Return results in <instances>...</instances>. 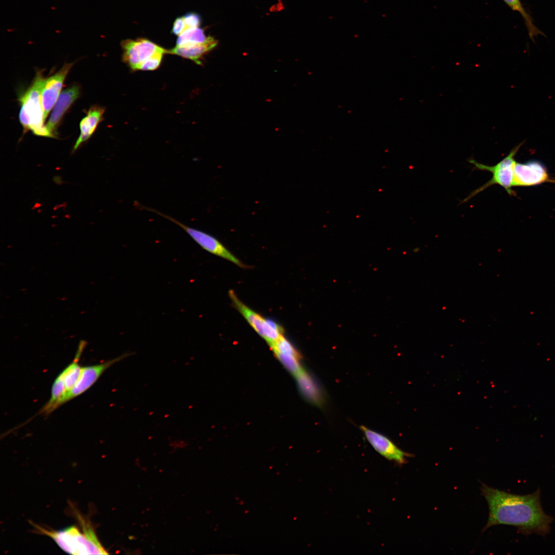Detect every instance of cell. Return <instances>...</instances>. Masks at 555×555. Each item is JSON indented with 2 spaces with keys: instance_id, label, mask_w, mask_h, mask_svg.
Masks as SVG:
<instances>
[{
  "instance_id": "6da1fadb",
  "label": "cell",
  "mask_w": 555,
  "mask_h": 555,
  "mask_svg": "<svg viewBox=\"0 0 555 555\" xmlns=\"http://www.w3.org/2000/svg\"><path fill=\"white\" fill-rule=\"evenodd\" d=\"M482 494L489 507V517L483 530L498 525L513 526L523 534L545 536L550 531L553 518L543 509L541 492L516 495L483 484Z\"/></svg>"
},
{
  "instance_id": "7a4b0ae2",
  "label": "cell",
  "mask_w": 555,
  "mask_h": 555,
  "mask_svg": "<svg viewBox=\"0 0 555 555\" xmlns=\"http://www.w3.org/2000/svg\"><path fill=\"white\" fill-rule=\"evenodd\" d=\"M43 534L52 538L64 551L71 554H106L108 553L98 540L94 530L86 523L83 533L75 526L60 530H48L37 526Z\"/></svg>"
},
{
  "instance_id": "3957f363",
  "label": "cell",
  "mask_w": 555,
  "mask_h": 555,
  "mask_svg": "<svg viewBox=\"0 0 555 555\" xmlns=\"http://www.w3.org/2000/svg\"><path fill=\"white\" fill-rule=\"evenodd\" d=\"M45 81L42 71H38L30 86L19 98L21 104L19 120L24 133L31 131L36 136L51 138L44 125L41 92Z\"/></svg>"
},
{
  "instance_id": "277c9868",
  "label": "cell",
  "mask_w": 555,
  "mask_h": 555,
  "mask_svg": "<svg viewBox=\"0 0 555 555\" xmlns=\"http://www.w3.org/2000/svg\"><path fill=\"white\" fill-rule=\"evenodd\" d=\"M523 144V142L515 146L508 155L494 165L490 166L479 163L472 158L469 159L468 161L474 165V170L491 172L492 176L486 183L471 192L462 202H467L480 192L495 184L503 187L509 195L515 196V192L512 189L516 163L514 157Z\"/></svg>"
},
{
  "instance_id": "5b68a950",
  "label": "cell",
  "mask_w": 555,
  "mask_h": 555,
  "mask_svg": "<svg viewBox=\"0 0 555 555\" xmlns=\"http://www.w3.org/2000/svg\"><path fill=\"white\" fill-rule=\"evenodd\" d=\"M139 209L153 212L172 221L182 228L202 249L208 252L227 260L238 266H246L232 253L218 239L210 234L199 229L189 227L174 217L158 210L138 203Z\"/></svg>"
},
{
  "instance_id": "8992f818",
  "label": "cell",
  "mask_w": 555,
  "mask_h": 555,
  "mask_svg": "<svg viewBox=\"0 0 555 555\" xmlns=\"http://www.w3.org/2000/svg\"><path fill=\"white\" fill-rule=\"evenodd\" d=\"M229 295L235 308L270 346L283 336V329L276 322L265 319L251 309L239 300L233 290H230Z\"/></svg>"
},
{
  "instance_id": "52a82bcc",
  "label": "cell",
  "mask_w": 555,
  "mask_h": 555,
  "mask_svg": "<svg viewBox=\"0 0 555 555\" xmlns=\"http://www.w3.org/2000/svg\"><path fill=\"white\" fill-rule=\"evenodd\" d=\"M546 182L555 183L547 168L541 162L532 160L525 163L516 162L514 169L513 187H531Z\"/></svg>"
},
{
  "instance_id": "ba28073f",
  "label": "cell",
  "mask_w": 555,
  "mask_h": 555,
  "mask_svg": "<svg viewBox=\"0 0 555 555\" xmlns=\"http://www.w3.org/2000/svg\"><path fill=\"white\" fill-rule=\"evenodd\" d=\"M132 355V353H125L100 364L82 367L81 375L76 384L60 400L58 407L83 393L98 380L105 370L114 364Z\"/></svg>"
},
{
  "instance_id": "9c48e42d",
  "label": "cell",
  "mask_w": 555,
  "mask_h": 555,
  "mask_svg": "<svg viewBox=\"0 0 555 555\" xmlns=\"http://www.w3.org/2000/svg\"><path fill=\"white\" fill-rule=\"evenodd\" d=\"M122 59L124 63L133 70H137L139 66L155 53L166 51L154 43L144 39L122 41Z\"/></svg>"
},
{
  "instance_id": "30bf717a",
  "label": "cell",
  "mask_w": 555,
  "mask_h": 555,
  "mask_svg": "<svg viewBox=\"0 0 555 555\" xmlns=\"http://www.w3.org/2000/svg\"><path fill=\"white\" fill-rule=\"evenodd\" d=\"M360 429L375 451L386 459L403 465L411 457L410 454L401 450L385 436L363 425Z\"/></svg>"
},
{
  "instance_id": "8fae6325",
  "label": "cell",
  "mask_w": 555,
  "mask_h": 555,
  "mask_svg": "<svg viewBox=\"0 0 555 555\" xmlns=\"http://www.w3.org/2000/svg\"><path fill=\"white\" fill-rule=\"evenodd\" d=\"M73 64V62L65 63L57 73L45 79L41 92L44 120L57 102L64 80Z\"/></svg>"
},
{
  "instance_id": "7c38bea8",
  "label": "cell",
  "mask_w": 555,
  "mask_h": 555,
  "mask_svg": "<svg viewBox=\"0 0 555 555\" xmlns=\"http://www.w3.org/2000/svg\"><path fill=\"white\" fill-rule=\"evenodd\" d=\"M80 94V87L73 85L64 89L60 95L47 122L46 127L51 138H57V128L64 114Z\"/></svg>"
},
{
  "instance_id": "4fadbf2b",
  "label": "cell",
  "mask_w": 555,
  "mask_h": 555,
  "mask_svg": "<svg viewBox=\"0 0 555 555\" xmlns=\"http://www.w3.org/2000/svg\"><path fill=\"white\" fill-rule=\"evenodd\" d=\"M295 377L300 391L304 398L316 405L322 406L325 402L324 394L312 376L303 369Z\"/></svg>"
},
{
  "instance_id": "5bb4252c",
  "label": "cell",
  "mask_w": 555,
  "mask_h": 555,
  "mask_svg": "<svg viewBox=\"0 0 555 555\" xmlns=\"http://www.w3.org/2000/svg\"><path fill=\"white\" fill-rule=\"evenodd\" d=\"M105 108L97 105L90 107L86 116L80 123V134L73 146L75 152L94 134L98 124L103 120Z\"/></svg>"
},
{
  "instance_id": "9a60e30c",
  "label": "cell",
  "mask_w": 555,
  "mask_h": 555,
  "mask_svg": "<svg viewBox=\"0 0 555 555\" xmlns=\"http://www.w3.org/2000/svg\"><path fill=\"white\" fill-rule=\"evenodd\" d=\"M217 41L212 37H208L203 43L186 46H176L169 51L172 54L190 59L197 64H201V59L207 52L213 49L217 45Z\"/></svg>"
},
{
  "instance_id": "2e32d148",
  "label": "cell",
  "mask_w": 555,
  "mask_h": 555,
  "mask_svg": "<svg viewBox=\"0 0 555 555\" xmlns=\"http://www.w3.org/2000/svg\"><path fill=\"white\" fill-rule=\"evenodd\" d=\"M203 30L198 27L190 28L178 35L176 46H186L203 43L207 40Z\"/></svg>"
},
{
  "instance_id": "e0dca14e",
  "label": "cell",
  "mask_w": 555,
  "mask_h": 555,
  "mask_svg": "<svg viewBox=\"0 0 555 555\" xmlns=\"http://www.w3.org/2000/svg\"><path fill=\"white\" fill-rule=\"evenodd\" d=\"M506 4L513 11L519 12L523 17L526 25L530 37L533 38L542 32L535 27L533 23L531 16L525 11L520 0H503Z\"/></svg>"
},
{
  "instance_id": "ac0fdd59",
  "label": "cell",
  "mask_w": 555,
  "mask_h": 555,
  "mask_svg": "<svg viewBox=\"0 0 555 555\" xmlns=\"http://www.w3.org/2000/svg\"><path fill=\"white\" fill-rule=\"evenodd\" d=\"M274 353L280 361L287 369L295 376L303 369L299 361V355L281 353Z\"/></svg>"
},
{
  "instance_id": "d6986e66",
  "label": "cell",
  "mask_w": 555,
  "mask_h": 555,
  "mask_svg": "<svg viewBox=\"0 0 555 555\" xmlns=\"http://www.w3.org/2000/svg\"><path fill=\"white\" fill-rule=\"evenodd\" d=\"M168 52L166 50L155 53L141 64L137 70H154L157 69L160 65L163 54Z\"/></svg>"
},
{
  "instance_id": "ffe728a7",
  "label": "cell",
  "mask_w": 555,
  "mask_h": 555,
  "mask_svg": "<svg viewBox=\"0 0 555 555\" xmlns=\"http://www.w3.org/2000/svg\"><path fill=\"white\" fill-rule=\"evenodd\" d=\"M183 17L187 29L198 27L200 24V16L195 13H189Z\"/></svg>"
},
{
  "instance_id": "44dd1931",
  "label": "cell",
  "mask_w": 555,
  "mask_h": 555,
  "mask_svg": "<svg viewBox=\"0 0 555 555\" xmlns=\"http://www.w3.org/2000/svg\"><path fill=\"white\" fill-rule=\"evenodd\" d=\"M187 29L183 17H179L175 21L172 28V33L179 35Z\"/></svg>"
}]
</instances>
